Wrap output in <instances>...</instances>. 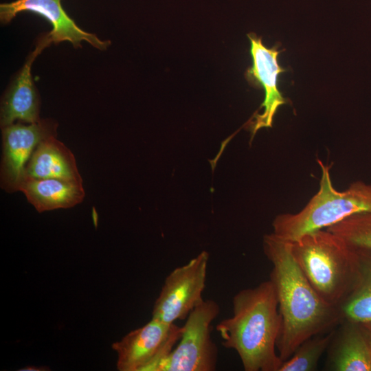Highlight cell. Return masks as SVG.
<instances>
[{"label": "cell", "instance_id": "6da1fadb", "mask_svg": "<svg viewBox=\"0 0 371 371\" xmlns=\"http://www.w3.org/2000/svg\"><path fill=\"white\" fill-rule=\"evenodd\" d=\"M263 250L272 265L269 280L282 318L276 348L284 361L303 341L334 329L343 317L339 307L323 300L307 280L293 256L291 242L267 234Z\"/></svg>", "mask_w": 371, "mask_h": 371}, {"label": "cell", "instance_id": "7a4b0ae2", "mask_svg": "<svg viewBox=\"0 0 371 371\" xmlns=\"http://www.w3.org/2000/svg\"><path fill=\"white\" fill-rule=\"evenodd\" d=\"M232 308V315L216 326L222 345L237 352L245 371H279L283 361L276 348L282 318L272 282L240 290Z\"/></svg>", "mask_w": 371, "mask_h": 371}, {"label": "cell", "instance_id": "3957f363", "mask_svg": "<svg viewBox=\"0 0 371 371\" xmlns=\"http://www.w3.org/2000/svg\"><path fill=\"white\" fill-rule=\"evenodd\" d=\"M291 243L295 261L316 292L328 304L340 307L359 282L357 247L327 229Z\"/></svg>", "mask_w": 371, "mask_h": 371}, {"label": "cell", "instance_id": "277c9868", "mask_svg": "<svg viewBox=\"0 0 371 371\" xmlns=\"http://www.w3.org/2000/svg\"><path fill=\"white\" fill-rule=\"evenodd\" d=\"M317 162L322 174L317 193L300 212L279 214L273 221V233L284 240L293 242L350 216L371 212V184L357 181L337 190L331 181L330 166L319 159Z\"/></svg>", "mask_w": 371, "mask_h": 371}, {"label": "cell", "instance_id": "5b68a950", "mask_svg": "<svg viewBox=\"0 0 371 371\" xmlns=\"http://www.w3.org/2000/svg\"><path fill=\"white\" fill-rule=\"evenodd\" d=\"M220 312L218 304L204 300L186 319L179 344L153 371H214L218 348L211 337V326Z\"/></svg>", "mask_w": 371, "mask_h": 371}, {"label": "cell", "instance_id": "8992f818", "mask_svg": "<svg viewBox=\"0 0 371 371\" xmlns=\"http://www.w3.org/2000/svg\"><path fill=\"white\" fill-rule=\"evenodd\" d=\"M209 254L201 251L166 278L152 311V318L167 324L183 320L204 300Z\"/></svg>", "mask_w": 371, "mask_h": 371}, {"label": "cell", "instance_id": "52a82bcc", "mask_svg": "<svg viewBox=\"0 0 371 371\" xmlns=\"http://www.w3.org/2000/svg\"><path fill=\"white\" fill-rule=\"evenodd\" d=\"M182 326L153 319L112 344L117 354L120 371H153L157 364L174 348Z\"/></svg>", "mask_w": 371, "mask_h": 371}, {"label": "cell", "instance_id": "ba28073f", "mask_svg": "<svg viewBox=\"0 0 371 371\" xmlns=\"http://www.w3.org/2000/svg\"><path fill=\"white\" fill-rule=\"evenodd\" d=\"M58 122L50 118L29 124L21 122L1 128V188L8 192L19 191L25 166L38 144L58 135Z\"/></svg>", "mask_w": 371, "mask_h": 371}, {"label": "cell", "instance_id": "9c48e42d", "mask_svg": "<svg viewBox=\"0 0 371 371\" xmlns=\"http://www.w3.org/2000/svg\"><path fill=\"white\" fill-rule=\"evenodd\" d=\"M251 43L250 54L252 58V65L245 72V78L253 87H261L265 93V100L260 109L264 108L262 114H255L251 120L250 126L253 136L261 128L271 127L273 117L278 109L286 103L278 89V78L285 71L278 62V56L280 51L277 46L267 48L262 42V38L254 33L247 34Z\"/></svg>", "mask_w": 371, "mask_h": 371}, {"label": "cell", "instance_id": "30bf717a", "mask_svg": "<svg viewBox=\"0 0 371 371\" xmlns=\"http://www.w3.org/2000/svg\"><path fill=\"white\" fill-rule=\"evenodd\" d=\"M62 0H16L0 5V21L5 25L16 15L30 11L47 20L52 26L47 33L51 43L55 45L69 41L75 47H81V43L87 41L93 47L105 50L110 45L109 41H102L95 34L87 32L77 25L66 13L61 5Z\"/></svg>", "mask_w": 371, "mask_h": 371}, {"label": "cell", "instance_id": "8fae6325", "mask_svg": "<svg viewBox=\"0 0 371 371\" xmlns=\"http://www.w3.org/2000/svg\"><path fill=\"white\" fill-rule=\"evenodd\" d=\"M50 44L47 33L39 38L34 50L5 92L1 102V128L16 120L28 124L41 120L40 99L33 82L31 68L37 56Z\"/></svg>", "mask_w": 371, "mask_h": 371}, {"label": "cell", "instance_id": "7c38bea8", "mask_svg": "<svg viewBox=\"0 0 371 371\" xmlns=\"http://www.w3.org/2000/svg\"><path fill=\"white\" fill-rule=\"evenodd\" d=\"M328 348L326 370L371 371V346L360 323L344 319Z\"/></svg>", "mask_w": 371, "mask_h": 371}, {"label": "cell", "instance_id": "4fadbf2b", "mask_svg": "<svg viewBox=\"0 0 371 371\" xmlns=\"http://www.w3.org/2000/svg\"><path fill=\"white\" fill-rule=\"evenodd\" d=\"M25 178H58L82 183L74 155L56 136L38 144L25 166Z\"/></svg>", "mask_w": 371, "mask_h": 371}, {"label": "cell", "instance_id": "5bb4252c", "mask_svg": "<svg viewBox=\"0 0 371 371\" xmlns=\"http://www.w3.org/2000/svg\"><path fill=\"white\" fill-rule=\"evenodd\" d=\"M19 191L38 212L71 208L85 196L82 183L58 178H25Z\"/></svg>", "mask_w": 371, "mask_h": 371}, {"label": "cell", "instance_id": "9a60e30c", "mask_svg": "<svg viewBox=\"0 0 371 371\" xmlns=\"http://www.w3.org/2000/svg\"><path fill=\"white\" fill-rule=\"evenodd\" d=\"M357 249L360 261L359 282L339 308L343 319L366 324L371 322V250Z\"/></svg>", "mask_w": 371, "mask_h": 371}, {"label": "cell", "instance_id": "2e32d148", "mask_svg": "<svg viewBox=\"0 0 371 371\" xmlns=\"http://www.w3.org/2000/svg\"><path fill=\"white\" fill-rule=\"evenodd\" d=\"M335 329L314 335L303 341L288 359L284 361L279 371H314L319 360L328 349Z\"/></svg>", "mask_w": 371, "mask_h": 371}, {"label": "cell", "instance_id": "e0dca14e", "mask_svg": "<svg viewBox=\"0 0 371 371\" xmlns=\"http://www.w3.org/2000/svg\"><path fill=\"white\" fill-rule=\"evenodd\" d=\"M326 229L355 247L371 250V212L350 216Z\"/></svg>", "mask_w": 371, "mask_h": 371}, {"label": "cell", "instance_id": "ac0fdd59", "mask_svg": "<svg viewBox=\"0 0 371 371\" xmlns=\"http://www.w3.org/2000/svg\"><path fill=\"white\" fill-rule=\"evenodd\" d=\"M20 371H46L49 370L47 367L26 366L19 370Z\"/></svg>", "mask_w": 371, "mask_h": 371}, {"label": "cell", "instance_id": "d6986e66", "mask_svg": "<svg viewBox=\"0 0 371 371\" xmlns=\"http://www.w3.org/2000/svg\"><path fill=\"white\" fill-rule=\"evenodd\" d=\"M366 332L368 340L371 346V322L361 324Z\"/></svg>", "mask_w": 371, "mask_h": 371}, {"label": "cell", "instance_id": "ffe728a7", "mask_svg": "<svg viewBox=\"0 0 371 371\" xmlns=\"http://www.w3.org/2000/svg\"><path fill=\"white\" fill-rule=\"evenodd\" d=\"M92 216H93V218L94 224H95V225H97V224H98V213H97V211H96V210L95 209L94 207H93V209H92Z\"/></svg>", "mask_w": 371, "mask_h": 371}]
</instances>
